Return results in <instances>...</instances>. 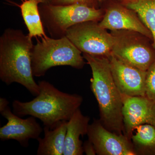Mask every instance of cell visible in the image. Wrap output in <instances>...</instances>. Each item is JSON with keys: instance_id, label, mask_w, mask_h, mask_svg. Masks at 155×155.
<instances>
[{"instance_id": "1", "label": "cell", "mask_w": 155, "mask_h": 155, "mask_svg": "<svg viewBox=\"0 0 155 155\" xmlns=\"http://www.w3.org/2000/svg\"><path fill=\"white\" fill-rule=\"evenodd\" d=\"M32 38L19 29L8 28L0 37V79L9 85L21 84L32 95L39 93L31 68Z\"/></svg>"}, {"instance_id": "2", "label": "cell", "mask_w": 155, "mask_h": 155, "mask_svg": "<svg viewBox=\"0 0 155 155\" xmlns=\"http://www.w3.org/2000/svg\"><path fill=\"white\" fill-rule=\"evenodd\" d=\"M38 84L39 93L32 101L13 102L14 114L20 117L33 116L40 119L44 127L53 128L59 122L68 121L83 102L80 95L61 91L46 81H39Z\"/></svg>"}, {"instance_id": "3", "label": "cell", "mask_w": 155, "mask_h": 155, "mask_svg": "<svg viewBox=\"0 0 155 155\" xmlns=\"http://www.w3.org/2000/svg\"><path fill=\"white\" fill-rule=\"evenodd\" d=\"M83 56L91 68V87L96 99L102 124L110 131L123 134V99L114 82L107 57Z\"/></svg>"}, {"instance_id": "4", "label": "cell", "mask_w": 155, "mask_h": 155, "mask_svg": "<svg viewBox=\"0 0 155 155\" xmlns=\"http://www.w3.org/2000/svg\"><path fill=\"white\" fill-rule=\"evenodd\" d=\"M82 53L66 36L61 38L47 36L37 39L31 51L34 76H44L52 67L67 66L82 69L85 64Z\"/></svg>"}, {"instance_id": "5", "label": "cell", "mask_w": 155, "mask_h": 155, "mask_svg": "<svg viewBox=\"0 0 155 155\" xmlns=\"http://www.w3.org/2000/svg\"><path fill=\"white\" fill-rule=\"evenodd\" d=\"M43 5L44 8L39 10L43 24L55 38L65 36L67 30L76 24L87 21H101L105 12L102 9L79 4Z\"/></svg>"}, {"instance_id": "6", "label": "cell", "mask_w": 155, "mask_h": 155, "mask_svg": "<svg viewBox=\"0 0 155 155\" xmlns=\"http://www.w3.org/2000/svg\"><path fill=\"white\" fill-rule=\"evenodd\" d=\"M114 37L112 54L128 65L147 71L155 61V50L150 39L134 31H111Z\"/></svg>"}, {"instance_id": "7", "label": "cell", "mask_w": 155, "mask_h": 155, "mask_svg": "<svg viewBox=\"0 0 155 155\" xmlns=\"http://www.w3.org/2000/svg\"><path fill=\"white\" fill-rule=\"evenodd\" d=\"M65 36L82 54L107 58L112 54L114 37L96 21L73 25L67 30Z\"/></svg>"}, {"instance_id": "8", "label": "cell", "mask_w": 155, "mask_h": 155, "mask_svg": "<svg viewBox=\"0 0 155 155\" xmlns=\"http://www.w3.org/2000/svg\"><path fill=\"white\" fill-rule=\"evenodd\" d=\"M87 135L98 155H135L131 140L106 128L99 119L89 124Z\"/></svg>"}, {"instance_id": "9", "label": "cell", "mask_w": 155, "mask_h": 155, "mask_svg": "<svg viewBox=\"0 0 155 155\" xmlns=\"http://www.w3.org/2000/svg\"><path fill=\"white\" fill-rule=\"evenodd\" d=\"M123 134L131 140L137 126L148 124L155 127V101L144 96L122 95Z\"/></svg>"}, {"instance_id": "10", "label": "cell", "mask_w": 155, "mask_h": 155, "mask_svg": "<svg viewBox=\"0 0 155 155\" xmlns=\"http://www.w3.org/2000/svg\"><path fill=\"white\" fill-rule=\"evenodd\" d=\"M108 59L114 82L122 95L145 96L147 71L124 63L112 54Z\"/></svg>"}, {"instance_id": "11", "label": "cell", "mask_w": 155, "mask_h": 155, "mask_svg": "<svg viewBox=\"0 0 155 155\" xmlns=\"http://www.w3.org/2000/svg\"><path fill=\"white\" fill-rule=\"evenodd\" d=\"M2 116L7 120V124L0 128L2 141L17 140L22 147H27L31 139L40 137L43 129L33 116L22 119L12 112L9 106L0 111Z\"/></svg>"}, {"instance_id": "12", "label": "cell", "mask_w": 155, "mask_h": 155, "mask_svg": "<svg viewBox=\"0 0 155 155\" xmlns=\"http://www.w3.org/2000/svg\"><path fill=\"white\" fill-rule=\"evenodd\" d=\"M99 24L111 31H134L142 34L153 41L152 34L137 14L121 3L111 4L105 11Z\"/></svg>"}, {"instance_id": "13", "label": "cell", "mask_w": 155, "mask_h": 155, "mask_svg": "<svg viewBox=\"0 0 155 155\" xmlns=\"http://www.w3.org/2000/svg\"><path fill=\"white\" fill-rule=\"evenodd\" d=\"M90 120V117L84 115L79 108L67 121L63 155H83V143L80 137L87 134Z\"/></svg>"}, {"instance_id": "14", "label": "cell", "mask_w": 155, "mask_h": 155, "mask_svg": "<svg viewBox=\"0 0 155 155\" xmlns=\"http://www.w3.org/2000/svg\"><path fill=\"white\" fill-rule=\"evenodd\" d=\"M67 121L59 122L53 128L44 127L43 138L39 137L37 154L63 155L65 148Z\"/></svg>"}, {"instance_id": "15", "label": "cell", "mask_w": 155, "mask_h": 155, "mask_svg": "<svg viewBox=\"0 0 155 155\" xmlns=\"http://www.w3.org/2000/svg\"><path fill=\"white\" fill-rule=\"evenodd\" d=\"M39 3L33 0H25L19 6L25 25L28 31V35L33 37H47L44 30L41 16L38 9Z\"/></svg>"}, {"instance_id": "16", "label": "cell", "mask_w": 155, "mask_h": 155, "mask_svg": "<svg viewBox=\"0 0 155 155\" xmlns=\"http://www.w3.org/2000/svg\"><path fill=\"white\" fill-rule=\"evenodd\" d=\"M131 141L135 155H155V127L148 124L137 126Z\"/></svg>"}, {"instance_id": "17", "label": "cell", "mask_w": 155, "mask_h": 155, "mask_svg": "<svg viewBox=\"0 0 155 155\" xmlns=\"http://www.w3.org/2000/svg\"><path fill=\"white\" fill-rule=\"evenodd\" d=\"M120 3L135 11L148 28L155 50V0H120Z\"/></svg>"}, {"instance_id": "18", "label": "cell", "mask_w": 155, "mask_h": 155, "mask_svg": "<svg viewBox=\"0 0 155 155\" xmlns=\"http://www.w3.org/2000/svg\"><path fill=\"white\" fill-rule=\"evenodd\" d=\"M145 96L155 101V61L147 71Z\"/></svg>"}, {"instance_id": "19", "label": "cell", "mask_w": 155, "mask_h": 155, "mask_svg": "<svg viewBox=\"0 0 155 155\" xmlns=\"http://www.w3.org/2000/svg\"><path fill=\"white\" fill-rule=\"evenodd\" d=\"M97 1L98 0H53L51 4L56 5H68L79 4L97 8L96 7V4Z\"/></svg>"}, {"instance_id": "20", "label": "cell", "mask_w": 155, "mask_h": 155, "mask_svg": "<svg viewBox=\"0 0 155 155\" xmlns=\"http://www.w3.org/2000/svg\"><path fill=\"white\" fill-rule=\"evenodd\" d=\"M84 153L87 155H95L97 154L94 145L90 140H88L83 143Z\"/></svg>"}, {"instance_id": "21", "label": "cell", "mask_w": 155, "mask_h": 155, "mask_svg": "<svg viewBox=\"0 0 155 155\" xmlns=\"http://www.w3.org/2000/svg\"><path fill=\"white\" fill-rule=\"evenodd\" d=\"M9 102L8 100L5 98H0V111L4 109L9 106Z\"/></svg>"}, {"instance_id": "22", "label": "cell", "mask_w": 155, "mask_h": 155, "mask_svg": "<svg viewBox=\"0 0 155 155\" xmlns=\"http://www.w3.org/2000/svg\"><path fill=\"white\" fill-rule=\"evenodd\" d=\"M36 1L39 4H43L45 5H49L51 4L53 0H33Z\"/></svg>"}, {"instance_id": "23", "label": "cell", "mask_w": 155, "mask_h": 155, "mask_svg": "<svg viewBox=\"0 0 155 155\" xmlns=\"http://www.w3.org/2000/svg\"><path fill=\"white\" fill-rule=\"evenodd\" d=\"M21 1H22V2H24V1H25V0H21Z\"/></svg>"}, {"instance_id": "24", "label": "cell", "mask_w": 155, "mask_h": 155, "mask_svg": "<svg viewBox=\"0 0 155 155\" xmlns=\"http://www.w3.org/2000/svg\"><path fill=\"white\" fill-rule=\"evenodd\" d=\"M98 1H102V0H98Z\"/></svg>"}]
</instances>
